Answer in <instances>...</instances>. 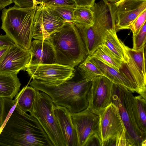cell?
Listing matches in <instances>:
<instances>
[{
    "mask_svg": "<svg viewBox=\"0 0 146 146\" xmlns=\"http://www.w3.org/2000/svg\"><path fill=\"white\" fill-rule=\"evenodd\" d=\"M102 146V143L98 131L93 133L86 141L85 146Z\"/></svg>",
    "mask_w": 146,
    "mask_h": 146,
    "instance_id": "31",
    "label": "cell"
},
{
    "mask_svg": "<svg viewBox=\"0 0 146 146\" xmlns=\"http://www.w3.org/2000/svg\"><path fill=\"white\" fill-rule=\"evenodd\" d=\"M133 92L113 83L111 103L117 108L126 129L129 146H140L146 140L137 125L132 107Z\"/></svg>",
    "mask_w": 146,
    "mask_h": 146,
    "instance_id": "5",
    "label": "cell"
},
{
    "mask_svg": "<svg viewBox=\"0 0 146 146\" xmlns=\"http://www.w3.org/2000/svg\"><path fill=\"white\" fill-rule=\"evenodd\" d=\"M113 84L104 76H98L92 80L88 94L87 108L98 115L111 103Z\"/></svg>",
    "mask_w": 146,
    "mask_h": 146,
    "instance_id": "11",
    "label": "cell"
},
{
    "mask_svg": "<svg viewBox=\"0 0 146 146\" xmlns=\"http://www.w3.org/2000/svg\"><path fill=\"white\" fill-rule=\"evenodd\" d=\"M33 38L44 40L64 25L65 21L53 9L43 3L36 7Z\"/></svg>",
    "mask_w": 146,
    "mask_h": 146,
    "instance_id": "10",
    "label": "cell"
},
{
    "mask_svg": "<svg viewBox=\"0 0 146 146\" xmlns=\"http://www.w3.org/2000/svg\"><path fill=\"white\" fill-rule=\"evenodd\" d=\"M1 115L0 112V129L1 127Z\"/></svg>",
    "mask_w": 146,
    "mask_h": 146,
    "instance_id": "39",
    "label": "cell"
},
{
    "mask_svg": "<svg viewBox=\"0 0 146 146\" xmlns=\"http://www.w3.org/2000/svg\"><path fill=\"white\" fill-rule=\"evenodd\" d=\"M88 56L100 69L104 76L113 83L123 86L133 93H137L132 84L121 72L97 58L91 56Z\"/></svg>",
    "mask_w": 146,
    "mask_h": 146,
    "instance_id": "18",
    "label": "cell"
},
{
    "mask_svg": "<svg viewBox=\"0 0 146 146\" xmlns=\"http://www.w3.org/2000/svg\"><path fill=\"white\" fill-rule=\"evenodd\" d=\"M42 3L50 6H65L76 7L73 0H42Z\"/></svg>",
    "mask_w": 146,
    "mask_h": 146,
    "instance_id": "30",
    "label": "cell"
},
{
    "mask_svg": "<svg viewBox=\"0 0 146 146\" xmlns=\"http://www.w3.org/2000/svg\"><path fill=\"white\" fill-rule=\"evenodd\" d=\"M21 85L17 74L0 73V98L13 99L18 93Z\"/></svg>",
    "mask_w": 146,
    "mask_h": 146,
    "instance_id": "20",
    "label": "cell"
},
{
    "mask_svg": "<svg viewBox=\"0 0 146 146\" xmlns=\"http://www.w3.org/2000/svg\"><path fill=\"white\" fill-rule=\"evenodd\" d=\"M108 2L111 3H113L117 1H118L119 0H107Z\"/></svg>",
    "mask_w": 146,
    "mask_h": 146,
    "instance_id": "37",
    "label": "cell"
},
{
    "mask_svg": "<svg viewBox=\"0 0 146 146\" xmlns=\"http://www.w3.org/2000/svg\"><path fill=\"white\" fill-rule=\"evenodd\" d=\"M14 44L7 35H0V47L5 45L10 46Z\"/></svg>",
    "mask_w": 146,
    "mask_h": 146,
    "instance_id": "34",
    "label": "cell"
},
{
    "mask_svg": "<svg viewBox=\"0 0 146 146\" xmlns=\"http://www.w3.org/2000/svg\"><path fill=\"white\" fill-rule=\"evenodd\" d=\"M10 46L3 45L0 47V61L3 57Z\"/></svg>",
    "mask_w": 146,
    "mask_h": 146,
    "instance_id": "36",
    "label": "cell"
},
{
    "mask_svg": "<svg viewBox=\"0 0 146 146\" xmlns=\"http://www.w3.org/2000/svg\"><path fill=\"white\" fill-rule=\"evenodd\" d=\"M94 23L88 27L72 22L77 28L84 43L88 56H91L103 44L106 33L111 28L109 17L103 10L93 9Z\"/></svg>",
    "mask_w": 146,
    "mask_h": 146,
    "instance_id": "7",
    "label": "cell"
},
{
    "mask_svg": "<svg viewBox=\"0 0 146 146\" xmlns=\"http://www.w3.org/2000/svg\"><path fill=\"white\" fill-rule=\"evenodd\" d=\"M48 6L54 10L65 22L74 21V11L76 7L65 6Z\"/></svg>",
    "mask_w": 146,
    "mask_h": 146,
    "instance_id": "27",
    "label": "cell"
},
{
    "mask_svg": "<svg viewBox=\"0 0 146 146\" xmlns=\"http://www.w3.org/2000/svg\"><path fill=\"white\" fill-rule=\"evenodd\" d=\"M133 48L135 50H138L146 46V22H145L138 34L133 35Z\"/></svg>",
    "mask_w": 146,
    "mask_h": 146,
    "instance_id": "28",
    "label": "cell"
},
{
    "mask_svg": "<svg viewBox=\"0 0 146 146\" xmlns=\"http://www.w3.org/2000/svg\"><path fill=\"white\" fill-rule=\"evenodd\" d=\"M13 2L21 8H35L37 5L35 0H13Z\"/></svg>",
    "mask_w": 146,
    "mask_h": 146,
    "instance_id": "32",
    "label": "cell"
},
{
    "mask_svg": "<svg viewBox=\"0 0 146 146\" xmlns=\"http://www.w3.org/2000/svg\"><path fill=\"white\" fill-rule=\"evenodd\" d=\"M72 121L77 131L78 146H85L89 137L98 131L99 115L88 108L80 111L71 113Z\"/></svg>",
    "mask_w": 146,
    "mask_h": 146,
    "instance_id": "15",
    "label": "cell"
},
{
    "mask_svg": "<svg viewBox=\"0 0 146 146\" xmlns=\"http://www.w3.org/2000/svg\"><path fill=\"white\" fill-rule=\"evenodd\" d=\"M116 29L108 30L102 44L106 45L123 63L128 62L129 57L124 43L118 37Z\"/></svg>",
    "mask_w": 146,
    "mask_h": 146,
    "instance_id": "19",
    "label": "cell"
},
{
    "mask_svg": "<svg viewBox=\"0 0 146 146\" xmlns=\"http://www.w3.org/2000/svg\"><path fill=\"white\" fill-rule=\"evenodd\" d=\"M36 9L15 5L2 11L1 29L15 44L26 49H29L33 38Z\"/></svg>",
    "mask_w": 146,
    "mask_h": 146,
    "instance_id": "4",
    "label": "cell"
},
{
    "mask_svg": "<svg viewBox=\"0 0 146 146\" xmlns=\"http://www.w3.org/2000/svg\"><path fill=\"white\" fill-rule=\"evenodd\" d=\"M29 50L31 53V58L29 64L55 63L54 50L48 39H34L31 42Z\"/></svg>",
    "mask_w": 146,
    "mask_h": 146,
    "instance_id": "16",
    "label": "cell"
},
{
    "mask_svg": "<svg viewBox=\"0 0 146 146\" xmlns=\"http://www.w3.org/2000/svg\"><path fill=\"white\" fill-rule=\"evenodd\" d=\"M98 133L102 146L108 140L119 137L126 130L118 109L111 103L99 114Z\"/></svg>",
    "mask_w": 146,
    "mask_h": 146,
    "instance_id": "13",
    "label": "cell"
},
{
    "mask_svg": "<svg viewBox=\"0 0 146 146\" xmlns=\"http://www.w3.org/2000/svg\"><path fill=\"white\" fill-rule=\"evenodd\" d=\"M54 106L48 95L37 90L33 108L29 112L39 122L53 146H67L55 114Z\"/></svg>",
    "mask_w": 146,
    "mask_h": 146,
    "instance_id": "6",
    "label": "cell"
},
{
    "mask_svg": "<svg viewBox=\"0 0 146 146\" xmlns=\"http://www.w3.org/2000/svg\"><path fill=\"white\" fill-rule=\"evenodd\" d=\"M37 91L31 86L23 87L16 95V106L25 112H30L33 108Z\"/></svg>",
    "mask_w": 146,
    "mask_h": 146,
    "instance_id": "21",
    "label": "cell"
},
{
    "mask_svg": "<svg viewBox=\"0 0 146 146\" xmlns=\"http://www.w3.org/2000/svg\"><path fill=\"white\" fill-rule=\"evenodd\" d=\"M13 2V0H0V9H3Z\"/></svg>",
    "mask_w": 146,
    "mask_h": 146,
    "instance_id": "35",
    "label": "cell"
},
{
    "mask_svg": "<svg viewBox=\"0 0 146 146\" xmlns=\"http://www.w3.org/2000/svg\"><path fill=\"white\" fill-rule=\"evenodd\" d=\"M111 4L117 32L129 29L137 17L146 10V0H119Z\"/></svg>",
    "mask_w": 146,
    "mask_h": 146,
    "instance_id": "12",
    "label": "cell"
},
{
    "mask_svg": "<svg viewBox=\"0 0 146 146\" xmlns=\"http://www.w3.org/2000/svg\"><path fill=\"white\" fill-rule=\"evenodd\" d=\"M132 107L138 127L146 136V99L139 95L133 96Z\"/></svg>",
    "mask_w": 146,
    "mask_h": 146,
    "instance_id": "22",
    "label": "cell"
},
{
    "mask_svg": "<svg viewBox=\"0 0 146 146\" xmlns=\"http://www.w3.org/2000/svg\"><path fill=\"white\" fill-rule=\"evenodd\" d=\"M94 12L91 8L76 7L74 11V20L72 22L90 27L94 23Z\"/></svg>",
    "mask_w": 146,
    "mask_h": 146,
    "instance_id": "25",
    "label": "cell"
},
{
    "mask_svg": "<svg viewBox=\"0 0 146 146\" xmlns=\"http://www.w3.org/2000/svg\"><path fill=\"white\" fill-rule=\"evenodd\" d=\"M31 58L29 49L14 44L10 46L0 61V73L17 74L20 70L25 71Z\"/></svg>",
    "mask_w": 146,
    "mask_h": 146,
    "instance_id": "14",
    "label": "cell"
},
{
    "mask_svg": "<svg viewBox=\"0 0 146 146\" xmlns=\"http://www.w3.org/2000/svg\"><path fill=\"white\" fill-rule=\"evenodd\" d=\"M91 56L97 58L119 72L121 67L122 62L104 44L99 46Z\"/></svg>",
    "mask_w": 146,
    "mask_h": 146,
    "instance_id": "23",
    "label": "cell"
},
{
    "mask_svg": "<svg viewBox=\"0 0 146 146\" xmlns=\"http://www.w3.org/2000/svg\"><path fill=\"white\" fill-rule=\"evenodd\" d=\"M146 19V10L143 11L135 19L129 28L132 31L133 35L138 33L145 22Z\"/></svg>",
    "mask_w": 146,
    "mask_h": 146,
    "instance_id": "29",
    "label": "cell"
},
{
    "mask_svg": "<svg viewBox=\"0 0 146 146\" xmlns=\"http://www.w3.org/2000/svg\"><path fill=\"white\" fill-rule=\"evenodd\" d=\"M47 39L53 48L55 63L74 68L88 56L81 36L72 22H65Z\"/></svg>",
    "mask_w": 146,
    "mask_h": 146,
    "instance_id": "3",
    "label": "cell"
},
{
    "mask_svg": "<svg viewBox=\"0 0 146 146\" xmlns=\"http://www.w3.org/2000/svg\"><path fill=\"white\" fill-rule=\"evenodd\" d=\"M145 47L135 50L125 45L129 60L127 62H122L119 72L132 84L137 93L146 99Z\"/></svg>",
    "mask_w": 146,
    "mask_h": 146,
    "instance_id": "8",
    "label": "cell"
},
{
    "mask_svg": "<svg viewBox=\"0 0 146 146\" xmlns=\"http://www.w3.org/2000/svg\"><path fill=\"white\" fill-rule=\"evenodd\" d=\"M76 7H85L91 8L96 0H73Z\"/></svg>",
    "mask_w": 146,
    "mask_h": 146,
    "instance_id": "33",
    "label": "cell"
},
{
    "mask_svg": "<svg viewBox=\"0 0 146 146\" xmlns=\"http://www.w3.org/2000/svg\"><path fill=\"white\" fill-rule=\"evenodd\" d=\"M26 70L33 79L58 86L71 79L75 68L55 63L29 64Z\"/></svg>",
    "mask_w": 146,
    "mask_h": 146,
    "instance_id": "9",
    "label": "cell"
},
{
    "mask_svg": "<svg viewBox=\"0 0 146 146\" xmlns=\"http://www.w3.org/2000/svg\"><path fill=\"white\" fill-rule=\"evenodd\" d=\"M37 5L42 3V0H35Z\"/></svg>",
    "mask_w": 146,
    "mask_h": 146,
    "instance_id": "38",
    "label": "cell"
},
{
    "mask_svg": "<svg viewBox=\"0 0 146 146\" xmlns=\"http://www.w3.org/2000/svg\"><path fill=\"white\" fill-rule=\"evenodd\" d=\"M54 110L67 146H78L77 133L72 121L70 112L65 107L55 105Z\"/></svg>",
    "mask_w": 146,
    "mask_h": 146,
    "instance_id": "17",
    "label": "cell"
},
{
    "mask_svg": "<svg viewBox=\"0 0 146 146\" xmlns=\"http://www.w3.org/2000/svg\"><path fill=\"white\" fill-rule=\"evenodd\" d=\"M1 146H53L33 116L16 107L0 133Z\"/></svg>",
    "mask_w": 146,
    "mask_h": 146,
    "instance_id": "1",
    "label": "cell"
},
{
    "mask_svg": "<svg viewBox=\"0 0 146 146\" xmlns=\"http://www.w3.org/2000/svg\"><path fill=\"white\" fill-rule=\"evenodd\" d=\"M12 99L10 98H0L1 119L0 133L16 107L17 100Z\"/></svg>",
    "mask_w": 146,
    "mask_h": 146,
    "instance_id": "26",
    "label": "cell"
},
{
    "mask_svg": "<svg viewBox=\"0 0 146 146\" xmlns=\"http://www.w3.org/2000/svg\"><path fill=\"white\" fill-rule=\"evenodd\" d=\"M92 81L87 80L77 67L73 76L58 86L33 79L30 85L46 93L55 105L65 107L71 113H77L87 108L88 94Z\"/></svg>",
    "mask_w": 146,
    "mask_h": 146,
    "instance_id": "2",
    "label": "cell"
},
{
    "mask_svg": "<svg viewBox=\"0 0 146 146\" xmlns=\"http://www.w3.org/2000/svg\"><path fill=\"white\" fill-rule=\"evenodd\" d=\"M77 68L81 74L88 81H92L99 76H104L100 69L92 62L88 56Z\"/></svg>",
    "mask_w": 146,
    "mask_h": 146,
    "instance_id": "24",
    "label": "cell"
}]
</instances>
